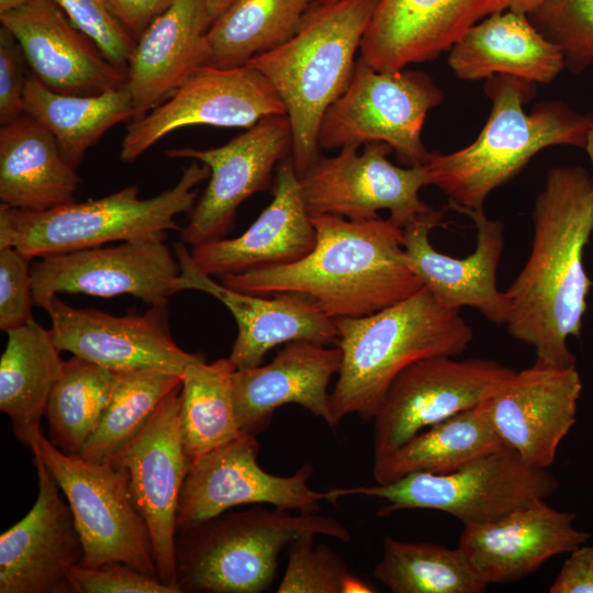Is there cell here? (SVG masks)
Listing matches in <instances>:
<instances>
[{
  "instance_id": "e575fe53",
  "label": "cell",
  "mask_w": 593,
  "mask_h": 593,
  "mask_svg": "<svg viewBox=\"0 0 593 593\" xmlns=\"http://www.w3.org/2000/svg\"><path fill=\"white\" fill-rule=\"evenodd\" d=\"M312 0H235L208 32L209 65L238 67L299 31Z\"/></svg>"
},
{
  "instance_id": "816d5d0a",
  "label": "cell",
  "mask_w": 593,
  "mask_h": 593,
  "mask_svg": "<svg viewBox=\"0 0 593 593\" xmlns=\"http://www.w3.org/2000/svg\"><path fill=\"white\" fill-rule=\"evenodd\" d=\"M31 0H0V14L22 7Z\"/></svg>"
},
{
  "instance_id": "d6986e66",
  "label": "cell",
  "mask_w": 593,
  "mask_h": 593,
  "mask_svg": "<svg viewBox=\"0 0 593 593\" xmlns=\"http://www.w3.org/2000/svg\"><path fill=\"white\" fill-rule=\"evenodd\" d=\"M32 455L38 493L30 512L0 536V593H70L69 572L83 558L81 539L38 447Z\"/></svg>"
},
{
  "instance_id": "bcb514c9",
  "label": "cell",
  "mask_w": 593,
  "mask_h": 593,
  "mask_svg": "<svg viewBox=\"0 0 593 593\" xmlns=\"http://www.w3.org/2000/svg\"><path fill=\"white\" fill-rule=\"evenodd\" d=\"M122 25L137 40L175 0H105Z\"/></svg>"
},
{
  "instance_id": "f1b7e54d",
  "label": "cell",
  "mask_w": 593,
  "mask_h": 593,
  "mask_svg": "<svg viewBox=\"0 0 593 593\" xmlns=\"http://www.w3.org/2000/svg\"><path fill=\"white\" fill-rule=\"evenodd\" d=\"M448 65L461 80L507 75L536 85L550 83L566 68L559 46L527 15L507 10L470 27L449 49Z\"/></svg>"
},
{
  "instance_id": "ac0fdd59",
  "label": "cell",
  "mask_w": 593,
  "mask_h": 593,
  "mask_svg": "<svg viewBox=\"0 0 593 593\" xmlns=\"http://www.w3.org/2000/svg\"><path fill=\"white\" fill-rule=\"evenodd\" d=\"M180 392L181 383L161 400L142 433L112 462L128 474L135 506L150 533L159 579L175 586L177 511L190 468L180 434Z\"/></svg>"
},
{
  "instance_id": "1f68e13d",
  "label": "cell",
  "mask_w": 593,
  "mask_h": 593,
  "mask_svg": "<svg viewBox=\"0 0 593 593\" xmlns=\"http://www.w3.org/2000/svg\"><path fill=\"white\" fill-rule=\"evenodd\" d=\"M504 445L489 399L432 425L387 456L373 459L372 475L385 484L416 472L448 473Z\"/></svg>"
},
{
  "instance_id": "f907efd6",
  "label": "cell",
  "mask_w": 593,
  "mask_h": 593,
  "mask_svg": "<svg viewBox=\"0 0 593 593\" xmlns=\"http://www.w3.org/2000/svg\"><path fill=\"white\" fill-rule=\"evenodd\" d=\"M583 149L586 152L590 158L591 165H592L591 177H592V186H593V122L588 130Z\"/></svg>"
},
{
  "instance_id": "74e56055",
  "label": "cell",
  "mask_w": 593,
  "mask_h": 593,
  "mask_svg": "<svg viewBox=\"0 0 593 593\" xmlns=\"http://www.w3.org/2000/svg\"><path fill=\"white\" fill-rule=\"evenodd\" d=\"M115 371L77 356L64 361L44 416L49 440L63 452L80 456L109 402Z\"/></svg>"
},
{
  "instance_id": "836d02e7",
  "label": "cell",
  "mask_w": 593,
  "mask_h": 593,
  "mask_svg": "<svg viewBox=\"0 0 593 593\" xmlns=\"http://www.w3.org/2000/svg\"><path fill=\"white\" fill-rule=\"evenodd\" d=\"M235 370L230 358L208 363L202 356L191 361L181 374L179 425L190 466L243 435L233 399Z\"/></svg>"
},
{
  "instance_id": "b9f144b4",
  "label": "cell",
  "mask_w": 593,
  "mask_h": 593,
  "mask_svg": "<svg viewBox=\"0 0 593 593\" xmlns=\"http://www.w3.org/2000/svg\"><path fill=\"white\" fill-rule=\"evenodd\" d=\"M33 260L15 247L0 248V329L5 333L33 318Z\"/></svg>"
},
{
  "instance_id": "8d00e7d4",
  "label": "cell",
  "mask_w": 593,
  "mask_h": 593,
  "mask_svg": "<svg viewBox=\"0 0 593 593\" xmlns=\"http://www.w3.org/2000/svg\"><path fill=\"white\" fill-rule=\"evenodd\" d=\"M180 383V376L157 370L115 372L107 407L79 457L114 462L142 433L161 400Z\"/></svg>"
},
{
  "instance_id": "ee69618b",
  "label": "cell",
  "mask_w": 593,
  "mask_h": 593,
  "mask_svg": "<svg viewBox=\"0 0 593 593\" xmlns=\"http://www.w3.org/2000/svg\"><path fill=\"white\" fill-rule=\"evenodd\" d=\"M25 55L14 35L0 29V124L5 125L24 114V88L27 76Z\"/></svg>"
},
{
  "instance_id": "d590c367",
  "label": "cell",
  "mask_w": 593,
  "mask_h": 593,
  "mask_svg": "<svg viewBox=\"0 0 593 593\" xmlns=\"http://www.w3.org/2000/svg\"><path fill=\"white\" fill-rule=\"evenodd\" d=\"M373 577L392 593H482L488 584L457 547L384 536Z\"/></svg>"
},
{
  "instance_id": "ba28073f",
  "label": "cell",
  "mask_w": 593,
  "mask_h": 593,
  "mask_svg": "<svg viewBox=\"0 0 593 593\" xmlns=\"http://www.w3.org/2000/svg\"><path fill=\"white\" fill-rule=\"evenodd\" d=\"M558 480L547 469L525 463L503 445L448 473L416 472L385 484L331 489L336 502L349 495L382 500L378 516L405 510H435L465 527L484 525L555 493Z\"/></svg>"
},
{
  "instance_id": "7bdbcfd3",
  "label": "cell",
  "mask_w": 593,
  "mask_h": 593,
  "mask_svg": "<svg viewBox=\"0 0 593 593\" xmlns=\"http://www.w3.org/2000/svg\"><path fill=\"white\" fill-rule=\"evenodd\" d=\"M70 593H181L157 575L142 572L123 562L98 568L75 566L69 572Z\"/></svg>"
},
{
  "instance_id": "cb8c5ba5",
  "label": "cell",
  "mask_w": 593,
  "mask_h": 593,
  "mask_svg": "<svg viewBox=\"0 0 593 593\" xmlns=\"http://www.w3.org/2000/svg\"><path fill=\"white\" fill-rule=\"evenodd\" d=\"M477 228L474 250L463 258L436 250L429 233L441 221L422 219L403 228L406 262L433 295L446 307H474L491 323L504 325L506 301L496 286L504 248V226L484 211L468 215Z\"/></svg>"
},
{
  "instance_id": "6da1fadb",
  "label": "cell",
  "mask_w": 593,
  "mask_h": 593,
  "mask_svg": "<svg viewBox=\"0 0 593 593\" xmlns=\"http://www.w3.org/2000/svg\"><path fill=\"white\" fill-rule=\"evenodd\" d=\"M529 257L504 291L507 333L535 349L537 363L575 367L569 337L579 338L593 282L583 254L593 233V186L581 166H558L535 199Z\"/></svg>"
},
{
  "instance_id": "681fc988",
  "label": "cell",
  "mask_w": 593,
  "mask_h": 593,
  "mask_svg": "<svg viewBox=\"0 0 593 593\" xmlns=\"http://www.w3.org/2000/svg\"><path fill=\"white\" fill-rule=\"evenodd\" d=\"M212 22L219 18L235 0H204Z\"/></svg>"
},
{
  "instance_id": "484cf974",
  "label": "cell",
  "mask_w": 593,
  "mask_h": 593,
  "mask_svg": "<svg viewBox=\"0 0 593 593\" xmlns=\"http://www.w3.org/2000/svg\"><path fill=\"white\" fill-rule=\"evenodd\" d=\"M575 514L545 500L522 506L494 522L465 527L458 547L489 584L521 580L548 559L570 553L590 535L574 526Z\"/></svg>"
},
{
  "instance_id": "44dd1931",
  "label": "cell",
  "mask_w": 593,
  "mask_h": 593,
  "mask_svg": "<svg viewBox=\"0 0 593 593\" xmlns=\"http://www.w3.org/2000/svg\"><path fill=\"white\" fill-rule=\"evenodd\" d=\"M581 392L577 367L535 362L515 371L489 399L491 417L503 443L525 463L547 469L575 423Z\"/></svg>"
},
{
  "instance_id": "4dcf8cb0",
  "label": "cell",
  "mask_w": 593,
  "mask_h": 593,
  "mask_svg": "<svg viewBox=\"0 0 593 593\" xmlns=\"http://www.w3.org/2000/svg\"><path fill=\"white\" fill-rule=\"evenodd\" d=\"M7 334L0 358V410L10 417L15 437L33 452L64 360L51 331L34 318Z\"/></svg>"
},
{
  "instance_id": "7dc6e473",
  "label": "cell",
  "mask_w": 593,
  "mask_h": 593,
  "mask_svg": "<svg viewBox=\"0 0 593 593\" xmlns=\"http://www.w3.org/2000/svg\"><path fill=\"white\" fill-rule=\"evenodd\" d=\"M503 11L529 16L537 11L547 0H501Z\"/></svg>"
},
{
  "instance_id": "4fadbf2b",
  "label": "cell",
  "mask_w": 593,
  "mask_h": 593,
  "mask_svg": "<svg viewBox=\"0 0 593 593\" xmlns=\"http://www.w3.org/2000/svg\"><path fill=\"white\" fill-rule=\"evenodd\" d=\"M286 114L269 80L243 65H205L163 103L126 126L120 159L130 164L169 133L190 125L249 128L267 115Z\"/></svg>"
},
{
  "instance_id": "f5cc1de1",
  "label": "cell",
  "mask_w": 593,
  "mask_h": 593,
  "mask_svg": "<svg viewBox=\"0 0 593 593\" xmlns=\"http://www.w3.org/2000/svg\"><path fill=\"white\" fill-rule=\"evenodd\" d=\"M334 1H337V0H323V1L320 2V3H329V2H334Z\"/></svg>"
},
{
  "instance_id": "52a82bcc",
  "label": "cell",
  "mask_w": 593,
  "mask_h": 593,
  "mask_svg": "<svg viewBox=\"0 0 593 593\" xmlns=\"http://www.w3.org/2000/svg\"><path fill=\"white\" fill-rule=\"evenodd\" d=\"M210 169L199 161L183 169L178 182L142 199L137 184L109 195L72 202L42 212L0 205V248L11 246L33 259L102 246L108 243L166 236L180 231L176 216L189 213Z\"/></svg>"
},
{
  "instance_id": "83f0119b",
  "label": "cell",
  "mask_w": 593,
  "mask_h": 593,
  "mask_svg": "<svg viewBox=\"0 0 593 593\" xmlns=\"http://www.w3.org/2000/svg\"><path fill=\"white\" fill-rule=\"evenodd\" d=\"M211 24L204 0H175L139 35L125 85L134 119L166 101L194 70L209 65Z\"/></svg>"
},
{
  "instance_id": "8fae6325",
  "label": "cell",
  "mask_w": 593,
  "mask_h": 593,
  "mask_svg": "<svg viewBox=\"0 0 593 593\" xmlns=\"http://www.w3.org/2000/svg\"><path fill=\"white\" fill-rule=\"evenodd\" d=\"M340 148L338 155L318 160L300 177L305 205L313 215H336L351 221L380 217V210L390 212V220L404 228L422 220L443 221L444 214L419 198L428 186L424 165L399 167L388 156L392 148L383 142Z\"/></svg>"
},
{
  "instance_id": "f35d334b",
  "label": "cell",
  "mask_w": 593,
  "mask_h": 593,
  "mask_svg": "<svg viewBox=\"0 0 593 593\" xmlns=\"http://www.w3.org/2000/svg\"><path fill=\"white\" fill-rule=\"evenodd\" d=\"M528 18L559 46L568 70L581 74L593 65V0H547Z\"/></svg>"
},
{
  "instance_id": "2e32d148",
  "label": "cell",
  "mask_w": 593,
  "mask_h": 593,
  "mask_svg": "<svg viewBox=\"0 0 593 593\" xmlns=\"http://www.w3.org/2000/svg\"><path fill=\"white\" fill-rule=\"evenodd\" d=\"M292 152L287 114L267 115L228 143L209 149H167L170 158H190L210 169L209 183L188 213L180 239L192 247L224 238L238 206L265 190L272 171Z\"/></svg>"
},
{
  "instance_id": "f6af8a7d",
  "label": "cell",
  "mask_w": 593,
  "mask_h": 593,
  "mask_svg": "<svg viewBox=\"0 0 593 593\" xmlns=\"http://www.w3.org/2000/svg\"><path fill=\"white\" fill-rule=\"evenodd\" d=\"M550 593H593V546L582 545L570 552Z\"/></svg>"
},
{
  "instance_id": "e0dca14e",
  "label": "cell",
  "mask_w": 593,
  "mask_h": 593,
  "mask_svg": "<svg viewBox=\"0 0 593 593\" xmlns=\"http://www.w3.org/2000/svg\"><path fill=\"white\" fill-rule=\"evenodd\" d=\"M54 343L109 370H157L176 376L202 357L181 349L168 324L167 306H149L143 314L116 316L94 309L74 307L58 296L45 310Z\"/></svg>"
},
{
  "instance_id": "f546056e",
  "label": "cell",
  "mask_w": 593,
  "mask_h": 593,
  "mask_svg": "<svg viewBox=\"0 0 593 593\" xmlns=\"http://www.w3.org/2000/svg\"><path fill=\"white\" fill-rule=\"evenodd\" d=\"M81 182L54 136L34 119L22 114L1 125V204L31 212L52 210L77 201Z\"/></svg>"
},
{
  "instance_id": "ffe728a7",
  "label": "cell",
  "mask_w": 593,
  "mask_h": 593,
  "mask_svg": "<svg viewBox=\"0 0 593 593\" xmlns=\"http://www.w3.org/2000/svg\"><path fill=\"white\" fill-rule=\"evenodd\" d=\"M174 253L180 272L174 282L175 293L195 290L223 303L237 323V337L230 360L236 369L259 366L273 347L294 340L323 345L337 343V328L307 296L295 293L259 295L232 289L201 271L193 262L187 244L175 243Z\"/></svg>"
},
{
  "instance_id": "ab89813d",
  "label": "cell",
  "mask_w": 593,
  "mask_h": 593,
  "mask_svg": "<svg viewBox=\"0 0 593 593\" xmlns=\"http://www.w3.org/2000/svg\"><path fill=\"white\" fill-rule=\"evenodd\" d=\"M314 537L302 536L288 546V564L278 593H342L350 571L337 553L315 545Z\"/></svg>"
},
{
  "instance_id": "277c9868",
  "label": "cell",
  "mask_w": 593,
  "mask_h": 593,
  "mask_svg": "<svg viewBox=\"0 0 593 593\" xmlns=\"http://www.w3.org/2000/svg\"><path fill=\"white\" fill-rule=\"evenodd\" d=\"M342 353L329 393L335 425L349 415L372 421L393 380L433 356H458L473 331L459 310L444 306L425 287L378 312L334 320Z\"/></svg>"
},
{
  "instance_id": "4316f807",
  "label": "cell",
  "mask_w": 593,
  "mask_h": 593,
  "mask_svg": "<svg viewBox=\"0 0 593 593\" xmlns=\"http://www.w3.org/2000/svg\"><path fill=\"white\" fill-rule=\"evenodd\" d=\"M315 242L316 230L290 156L277 169L272 201L243 234L194 246L190 253L201 271L222 278L298 261Z\"/></svg>"
},
{
  "instance_id": "603a6c76",
  "label": "cell",
  "mask_w": 593,
  "mask_h": 593,
  "mask_svg": "<svg viewBox=\"0 0 593 593\" xmlns=\"http://www.w3.org/2000/svg\"><path fill=\"white\" fill-rule=\"evenodd\" d=\"M501 0H378L360 57L383 72L435 59L474 24L502 12Z\"/></svg>"
},
{
  "instance_id": "9a60e30c",
  "label": "cell",
  "mask_w": 593,
  "mask_h": 593,
  "mask_svg": "<svg viewBox=\"0 0 593 593\" xmlns=\"http://www.w3.org/2000/svg\"><path fill=\"white\" fill-rule=\"evenodd\" d=\"M258 450L255 436L243 434L190 466L179 497L177 533L246 504L317 513L322 501L332 503L329 491L310 488L312 466L276 475L258 465Z\"/></svg>"
},
{
  "instance_id": "30bf717a",
  "label": "cell",
  "mask_w": 593,
  "mask_h": 593,
  "mask_svg": "<svg viewBox=\"0 0 593 593\" xmlns=\"http://www.w3.org/2000/svg\"><path fill=\"white\" fill-rule=\"evenodd\" d=\"M38 449L71 510L83 549L80 566L123 562L158 577L150 533L135 506L126 470L67 455L43 434Z\"/></svg>"
},
{
  "instance_id": "d6a6232c",
  "label": "cell",
  "mask_w": 593,
  "mask_h": 593,
  "mask_svg": "<svg viewBox=\"0 0 593 593\" xmlns=\"http://www.w3.org/2000/svg\"><path fill=\"white\" fill-rule=\"evenodd\" d=\"M23 110L54 136L76 169L110 128L135 115L126 86L99 94H68L49 89L33 74L25 82Z\"/></svg>"
},
{
  "instance_id": "9c48e42d",
  "label": "cell",
  "mask_w": 593,
  "mask_h": 593,
  "mask_svg": "<svg viewBox=\"0 0 593 593\" xmlns=\"http://www.w3.org/2000/svg\"><path fill=\"white\" fill-rule=\"evenodd\" d=\"M444 91L424 71H378L361 57L344 93L327 109L318 130L324 149L383 142L407 166L424 165L429 152L422 142L425 118Z\"/></svg>"
},
{
  "instance_id": "8992f818",
  "label": "cell",
  "mask_w": 593,
  "mask_h": 593,
  "mask_svg": "<svg viewBox=\"0 0 593 593\" xmlns=\"http://www.w3.org/2000/svg\"><path fill=\"white\" fill-rule=\"evenodd\" d=\"M306 535L347 542L349 529L317 513L277 507L227 511L176 536L180 592L260 593L275 580L280 552Z\"/></svg>"
},
{
  "instance_id": "db71d44e",
  "label": "cell",
  "mask_w": 593,
  "mask_h": 593,
  "mask_svg": "<svg viewBox=\"0 0 593 593\" xmlns=\"http://www.w3.org/2000/svg\"><path fill=\"white\" fill-rule=\"evenodd\" d=\"M314 3H320L322 2L323 0H312Z\"/></svg>"
},
{
  "instance_id": "7c38bea8",
  "label": "cell",
  "mask_w": 593,
  "mask_h": 593,
  "mask_svg": "<svg viewBox=\"0 0 593 593\" xmlns=\"http://www.w3.org/2000/svg\"><path fill=\"white\" fill-rule=\"evenodd\" d=\"M515 371L494 360L433 356L405 368L391 383L373 421V459L423 429L493 396Z\"/></svg>"
},
{
  "instance_id": "7402d4cb",
  "label": "cell",
  "mask_w": 593,
  "mask_h": 593,
  "mask_svg": "<svg viewBox=\"0 0 593 593\" xmlns=\"http://www.w3.org/2000/svg\"><path fill=\"white\" fill-rule=\"evenodd\" d=\"M0 22L18 40L32 74L56 92L91 96L126 85V71L53 0H31L1 13Z\"/></svg>"
},
{
  "instance_id": "60d3db41",
  "label": "cell",
  "mask_w": 593,
  "mask_h": 593,
  "mask_svg": "<svg viewBox=\"0 0 593 593\" xmlns=\"http://www.w3.org/2000/svg\"><path fill=\"white\" fill-rule=\"evenodd\" d=\"M53 1L111 63L126 71L136 40L112 13L105 0Z\"/></svg>"
},
{
  "instance_id": "3957f363",
  "label": "cell",
  "mask_w": 593,
  "mask_h": 593,
  "mask_svg": "<svg viewBox=\"0 0 593 593\" xmlns=\"http://www.w3.org/2000/svg\"><path fill=\"white\" fill-rule=\"evenodd\" d=\"M490 114L478 137L449 154L430 153L424 164L428 184L439 188L448 206L469 215L484 211L488 195L514 179L540 150L551 146L583 148L593 115L560 100L524 105L536 83L496 75L485 79Z\"/></svg>"
},
{
  "instance_id": "d4e9b609",
  "label": "cell",
  "mask_w": 593,
  "mask_h": 593,
  "mask_svg": "<svg viewBox=\"0 0 593 593\" xmlns=\"http://www.w3.org/2000/svg\"><path fill=\"white\" fill-rule=\"evenodd\" d=\"M340 362L338 347L294 340L266 366L236 369L232 389L240 433L256 436L286 404H299L335 427L327 388Z\"/></svg>"
},
{
  "instance_id": "c3c4849f",
  "label": "cell",
  "mask_w": 593,
  "mask_h": 593,
  "mask_svg": "<svg viewBox=\"0 0 593 593\" xmlns=\"http://www.w3.org/2000/svg\"><path fill=\"white\" fill-rule=\"evenodd\" d=\"M374 592L373 588L359 577L351 572L343 581L342 593H370Z\"/></svg>"
},
{
  "instance_id": "5b68a950",
  "label": "cell",
  "mask_w": 593,
  "mask_h": 593,
  "mask_svg": "<svg viewBox=\"0 0 593 593\" xmlns=\"http://www.w3.org/2000/svg\"><path fill=\"white\" fill-rule=\"evenodd\" d=\"M377 3L378 0L315 3L292 38L246 63L269 80L284 104L299 177L320 158V124L351 80L356 52Z\"/></svg>"
},
{
  "instance_id": "5bb4252c",
  "label": "cell",
  "mask_w": 593,
  "mask_h": 593,
  "mask_svg": "<svg viewBox=\"0 0 593 593\" xmlns=\"http://www.w3.org/2000/svg\"><path fill=\"white\" fill-rule=\"evenodd\" d=\"M165 239L149 236L35 258L31 266L35 306L46 310L58 293L128 294L149 306H167L180 269Z\"/></svg>"
},
{
  "instance_id": "7a4b0ae2",
  "label": "cell",
  "mask_w": 593,
  "mask_h": 593,
  "mask_svg": "<svg viewBox=\"0 0 593 593\" xmlns=\"http://www.w3.org/2000/svg\"><path fill=\"white\" fill-rule=\"evenodd\" d=\"M312 221L316 242L306 256L224 276L221 282L251 294L304 295L333 320L372 314L423 288L406 262L403 228L390 219L323 214Z\"/></svg>"
}]
</instances>
